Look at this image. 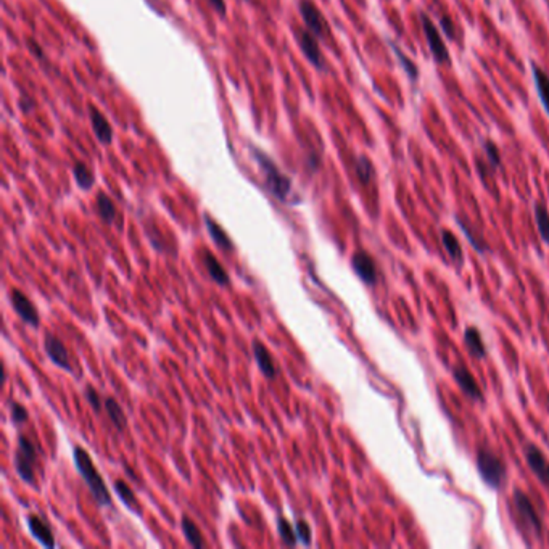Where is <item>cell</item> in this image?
<instances>
[{"label": "cell", "instance_id": "d4e9b609", "mask_svg": "<svg viewBox=\"0 0 549 549\" xmlns=\"http://www.w3.org/2000/svg\"><path fill=\"white\" fill-rule=\"evenodd\" d=\"M354 171H356V176L363 184H369L376 176V169H374L372 161L367 156H358L356 161H354Z\"/></svg>", "mask_w": 549, "mask_h": 549}, {"label": "cell", "instance_id": "7402d4cb", "mask_svg": "<svg viewBox=\"0 0 549 549\" xmlns=\"http://www.w3.org/2000/svg\"><path fill=\"white\" fill-rule=\"evenodd\" d=\"M97 211H99L100 218L107 224H112L114 218H117L114 203L110 200V197L105 195V193H99V195H97Z\"/></svg>", "mask_w": 549, "mask_h": 549}, {"label": "cell", "instance_id": "484cf974", "mask_svg": "<svg viewBox=\"0 0 549 549\" xmlns=\"http://www.w3.org/2000/svg\"><path fill=\"white\" fill-rule=\"evenodd\" d=\"M73 174H75L76 184L82 188V191H89V188L94 186V176H92L90 169L87 168L84 163H81V161L75 163Z\"/></svg>", "mask_w": 549, "mask_h": 549}, {"label": "cell", "instance_id": "5b68a950", "mask_svg": "<svg viewBox=\"0 0 549 549\" xmlns=\"http://www.w3.org/2000/svg\"><path fill=\"white\" fill-rule=\"evenodd\" d=\"M421 25H422L424 34H426L428 49H430L433 60H435L437 63H441V64L450 63L448 47H446L440 31H438V27L433 25V21L428 18L427 13H424V12L421 13Z\"/></svg>", "mask_w": 549, "mask_h": 549}, {"label": "cell", "instance_id": "5bb4252c", "mask_svg": "<svg viewBox=\"0 0 549 549\" xmlns=\"http://www.w3.org/2000/svg\"><path fill=\"white\" fill-rule=\"evenodd\" d=\"M27 527H29V532L32 533V537L38 539L42 546L49 548V549H52L55 546L52 530H50L39 517H36V515H29V517H27Z\"/></svg>", "mask_w": 549, "mask_h": 549}, {"label": "cell", "instance_id": "277c9868", "mask_svg": "<svg viewBox=\"0 0 549 549\" xmlns=\"http://www.w3.org/2000/svg\"><path fill=\"white\" fill-rule=\"evenodd\" d=\"M34 464H36V450L31 440L25 435L18 438V451L15 454V469L21 480H25L29 485H34Z\"/></svg>", "mask_w": 549, "mask_h": 549}, {"label": "cell", "instance_id": "8992f818", "mask_svg": "<svg viewBox=\"0 0 549 549\" xmlns=\"http://www.w3.org/2000/svg\"><path fill=\"white\" fill-rule=\"evenodd\" d=\"M300 15H302L304 25H306L308 29H310L313 34L317 36V38H326L329 36V23L326 21V18L319 12L315 3L311 0H302L298 5Z\"/></svg>", "mask_w": 549, "mask_h": 549}, {"label": "cell", "instance_id": "ba28073f", "mask_svg": "<svg viewBox=\"0 0 549 549\" xmlns=\"http://www.w3.org/2000/svg\"><path fill=\"white\" fill-rule=\"evenodd\" d=\"M295 38H297L300 49H302L304 57L308 58V62L317 70H324V58H322L319 44L315 39V34L310 29H295Z\"/></svg>", "mask_w": 549, "mask_h": 549}, {"label": "cell", "instance_id": "9c48e42d", "mask_svg": "<svg viewBox=\"0 0 549 549\" xmlns=\"http://www.w3.org/2000/svg\"><path fill=\"white\" fill-rule=\"evenodd\" d=\"M525 459H527L528 467L532 472L539 478L543 485L549 487V463L541 451H539L535 445H527L524 450Z\"/></svg>", "mask_w": 549, "mask_h": 549}, {"label": "cell", "instance_id": "83f0119b", "mask_svg": "<svg viewBox=\"0 0 549 549\" xmlns=\"http://www.w3.org/2000/svg\"><path fill=\"white\" fill-rule=\"evenodd\" d=\"M391 49H393V52L396 53V57H398L401 64H403V70L406 71V75L409 76V80H411V81H417L419 70H417L416 64H414L413 60H409L408 57H406V55H404L403 52H401V49H398V45L391 44Z\"/></svg>", "mask_w": 549, "mask_h": 549}, {"label": "cell", "instance_id": "2e32d148", "mask_svg": "<svg viewBox=\"0 0 549 549\" xmlns=\"http://www.w3.org/2000/svg\"><path fill=\"white\" fill-rule=\"evenodd\" d=\"M203 261H205L206 271H208L210 278L213 279L215 282H218L221 285H228L229 284L228 272H225L224 267L219 265V261L213 256V253L208 252V250L203 252Z\"/></svg>", "mask_w": 549, "mask_h": 549}, {"label": "cell", "instance_id": "52a82bcc", "mask_svg": "<svg viewBox=\"0 0 549 549\" xmlns=\"http://www.w3.org/2000/svg\"><path fill=\"white\" fill-rule=\"evenodd\" d=\"M514 506L515 511H517L519 517L522 519V522L525 524V527L530 528L537 535L541 533V520H539L538 512L535 511L532 501L528 500L524 491L520 490L514 491Z\"/></svg>", "mask_w": 549, "mask_h": 549}, {"label": "cell", "instance_id": "ffe728a7", "mask_svg": "<svg viewBox=\"0 0 549 549\" xmlns=\"http://www.w3.org/2000/svg\"><path fill=\"white\" fill-rule=\"evenodd\" d=\"M464 340H465V345H467L469 352H470V354H472V356H475V358H485L487 350H485V347H483L482 337H480L478 330L475 329V327H469V329L465 330Z\"/></svg>", "mask_w": 549, "mask_h": 549}, {"label": "cell", "instance_id": "7a4b0ae2", "mask_svg": "<svg viewBox=\"0 0 549 549\" xmlns=\"http://www.w3.org/2000/svg\"><path fill=\"white\" fill-rule=\"evenodd\" d=\"M248 149L252 151L253 160L256 161L258 166H260L263 171V174H265L267 188H269L272 195L279 198L280 202H287L289 195L292 193V181H290L282 171L276 166L274 161H272L266 154H263L260 149H256V147L253 145L248 147Z\"/></svg>", "mask_w": 549, "mask_h": 549}, {"label": "cell", "instance_id": "8fae6325", "mask_svg": "<svg viewBox=\"0 0 549 549\" xmlns=\"http://www.w3.org/2000/svg\"><path fill=\"white\" fill-rule=\"evenodd\" d=\"M44 348H45V353H47V356L52 359V363L55 364V366L66 369V371H71V364H70V358H68L66 348H64V345L57 339V337L52 334L45 335Z\"/></svg>", "mask_w": 549, "mask_h": 549}, {"label": "cell", "instance_id": "7c38bea8", "mask_svg": "<svg viewBox=\"0 0 549 549\" xmlns=\"http://www.w3.org/2000/svg\"><path fill=\"white\" fill-rule=\"evenodd\" d=\"M352 263H353L354 272H356V274L364 280V282L369 285L376 284V280H377L376 263H374V260L367 255V253L358 252L356 255L353 256Z\"/></svg>", "mask_w": 549, "mask_h": 549}, {"label": "cell", "instance_id": "f1b7e54d", "mask_svg": "<svg viewBox=\"0 0 549 549\" xmlns=\"http://www.w3.org/2000/svg\"><path fill=\"white\" fill-rule=\"evenodd\" d=\"M441 240L446 252H448V255L453 258V260H461V245L458 239L453 235V232H450V230H443Z\"/></svg>", "mask_w": 549, "mask_h": 549}, {"label": "cell", "instance_id": "836d02e7", "mask_svg": "<svg viewBox=\"0 0 549 549\" xmlns=\"http://www.w3.org/2000/svg\"><path fill=\"white\" fill-rule=\"evenodd\" d=\"M86 398H87V401H89V403H90L92 408H94V411H97V413H100V409H101V401H100V396H99V393H97V391H95L94 387H90V385H87V387H86Z\"/></svg>", "mask_w": 549, "mask_h": 549}, {"label": "cell", "instance_id": "4316f807", "mask_svg": "<svg viewBox=\"0 0 549 549\" xmlns=\"http://www.w3.org/2000/svg\"><path fill=\"white\" fill-rule=\"evenodd\" d=\"M535 219H537L538 230H539V234H541L543 240L546 243H549V213H548V210L544 208V205H541V203L535 205Z\"/></svg>", "mask_w": 549, "mask_h": 549}, {"label": "cell", "instance_id": "cb8c5ba5", "mask_svg": "<svg viewBox=\"0 0 549 549\" xmlns=\"http://www.w3.org/2000/svg\"><path fill=\"white\" fill-rule=\"evenodd\" d=\"M105 409H107L110 419H112V422L119 428V430H124V428L127 427L126 414H124L121 406H119L113 398L105 400Z\"/></svg>", "mask_w": 549, "mask_h": 549}, {"label": "cell", "instance_id": "44dd1931", "mask_svg": "<svg viewBox=\"0 0 549 549\" xmlns=\"http://www.w3.org/2000/svg\"><path fill=\"white\" fill-rule=\"evenodd\" d=\"M182 533H184V537L187 538V541L191 543V546L197 548V549L205 548V541H203L200 530H198L195 522L188 517H182Z\"/></svg>", "mask_w": 549, "mask_h": 549}, {"label": "cell", "instance_id": "6da1fadb", "mask_svg": "<svg viewBox=\"0 0 549 549\" xmlns=\"http://www.w3.org/2000/svg\"><path fill=\"white\" fill-rule=\"evenodd\" d=\"M73 456H75L76 469L80 470L81 477L86 480L87 487H89V490L92 493V496L95 498V501L99 502L100 506L112 504V496H110L108 488L105 485L99 470L95 469V465L92 463L90 456L87 454V451L80 448V446H76L75 451H73Z\"/></svg>", "mask_w": 549, "mask_h": 549}, {"label": "cell", "instance_id": "e575fe53", "mask_svg": "<svg viewBox=\"0 0 549 549\" xmlns=\"http://www.w3.org/2000/svg\"><path fill=\"white\" fill-rule=\"evenodd\" d=\"M12 419L15 424H23L27 421V411L21 404L12 403Z\"/></svg>", "mask_w": 549, "mask_h": 549}, {"label": "cell", "instance_id": "4fadbf2b", "mask_svg": "<svg viewBox=\"0 0 549 549\" xmlns=\"http://www.w3.org/2000/svg\"><path fill=\"white\" fill-rule=\"evenodd\" d=\"M89 117H90L92 131H94L97 139H99L101 144L108 145L110 142L113 141V129L110 126L108 119L105 118L94 105H89Z\"/></svg>", "mask_w": 549, "mask_h": 549}, {"label": "cell", "instance_id": "d6a6232c", "mask_svg": "<svg viewBox=\"0 0 549 549\" xmlns=\"http://www.w3.org/2000/svg\"><path fill=\"white\" fill-rule=\"evenodd\" d=\"M440 25H441V29L445 31L446 38L451 39V40L456 39V26H454L453 20H451L448 15H443L440 18Z\"/></svg>", "mask_w": 549, "mask_h": 549}, {"label": "cell", "instance_id": "d590c367", "mask_svg": "<svg viewBox=\"0 0 549 549\" xmlns=\"http://www.w3.org/2000/svg\"><path fill=\"white\" fill-rule=\"evenodd\" d=\"M219 15H225V2L224 0H206Z\"/></svg>", "mask_w": 549, "mask_h": 549}, {"label": "cell", "instance_id": "3957f363", "mask_svg": "<svg viewBox=\"0 0 549 549\" xmlns=\"http://www.w3.org/2000/svg\"><path fill=\"white\" fill-rule=\"evenodd\" d=\"M477 467L487 485L491 488H500L506 480V467L500 458L487 450H480L477 454Z\"/></svg>", "mask_w": 549, "mask_h": 549}, {"label": "cell", "instance_id": "d6986e66", "mask_svg": "<svg viewBox=\"0 0 549 549\" xmlns=\"http://www.w3.org/2000/svg\"><path fill=\"white\" fill-rule=\"evenodd\" d=\"M205 224H206V228H208V232L211 235V239H213L216 242V245H219L225 252L232 250L234 245H232V242H230V239L228 237V234H225L224 229L221 228L218 223H215V221L211 219L208 215L205 216Z\"/></svg>", "mask_w": 549, "mask_h": 549}, {"label": "cell", "instance_id": "9a60e30c", "mask_svg": "<svg viewBox=\"0 0 549 549\" xmlns=\"http://www.w3.org/2000/svg\"><path fill=\"white\" fill-rule=\"evenodd\" d=\"M253 353H255V359L260 366L263 376H266L267 379H274L276 377V366L274 361H272L271 353L267 352V348L261 341H253Z\"/></svg>", "mask_w": 549, "mask_h": 549}, {"label": "cell", "instance_id": "f546056e", "mask_svg": "<svg viewBox=\"0 0 549 549\" xmlns=\"http://www.w3.org/2000/svg\"><path fill=\"white\" fill-rule=\"evenodd\" d=\"M278 528H279L280 538L284 539L285 544H289V546H293V544L297 543V535H295L292 525L289 524V520H285V519L280 517L279 524H278Z\"/></svg>", "mask_w": 549, "mask_h": 549}, {"label": "cell", "instance_id": "4dcf8cb0", "mask_svg": "<svg viewBox=\"0 0 549 549\" xmlns=\"http://www.w3.org/2000/svg\"><path fill=\"white\" fill-rule=\"evenodd\" d=\"M483 150H485L487 158L490 161L493 168H498V166L501 164V151L496 147V144H493L491 141H487L485 144H483Z\"/></svg>", "mask_w": 549, "mask_h": 549}, {"label": "cell", "instance_id": "603a6c76", "mask_svg": "<svg viewBox=\"0 0 549 549\" xmlns=\"http://www.w3.org/2000/svg\"><path fill=\"white\" fill-rule=\"evenodd\" d=\"M114 490H117L119 500H121L124 504L129 507V509H132L134 512H137V514H141L139 502H137L136 495H134L131 488H129V485H126L123 480H117V482H114Z\"/></svg>", "mask_w": 549, "mask_h": 549}, {"label": "cell", "instance_id": "30bf717a", "mask_svg": "<svg viewBox=\"0 0 549 549\" xmlns=\"http://www.w3.org/2000/svg\"><path fill=\"white\" fill-rule=\"evenodd\" d=\"M10 300L13 310L16 311V315L20 316L26 324H29L32 327L39 326V315L38 311H36L34 304L29 302V298H26L20 290H12Z\"/></svg>", "mask_w": 549, "mask_h": 549}, {"label": "cell", "instance_id": "1f68e13d", "mask_svg": "<svg viewBox=\"0 0 549 549\" xmlns=\"http://www.w3.org/2000/svg\"><path fill=\"white\" fill-rule=\"evenodd\" d=\"M297 537L300 538V541L303 544H310L311 543V528L304 520H298L297 524Z\"/></svg>", "mask_w": 549, "mask_h": 549}, {"label": "cell", "instance_id": "ac0fdd59", "mask_svg": "<svg viewBox=\"0 0 549 549\" xmlns=\"http://www.w3.org/2000/svg\"><path fill=\"white\" fill-rule=\"evenodd\" d=\"M454 379L464 393H467L475 400H482V391H480L477 382L474 380V377L467 371H464V369H454Z\"/></svg>", "mask_w": 549, "mask_h": 549}, {"label": "cell", "instance_id": "e0dca14e", "mask_svg": "<svg viewBox=\"0 0 549 549\" xmlns=\"http://www.w3.org/2000/svg\"><path fill=\"white\" fill-rule=\"evenodd\" d=\"M532 73L535 77V86H537L539 100H541L544 110H546V113L549 114V76L535 63H532Z\"/></svg>", "mask_w": 549, "mask_h": 549}]
</instances>
